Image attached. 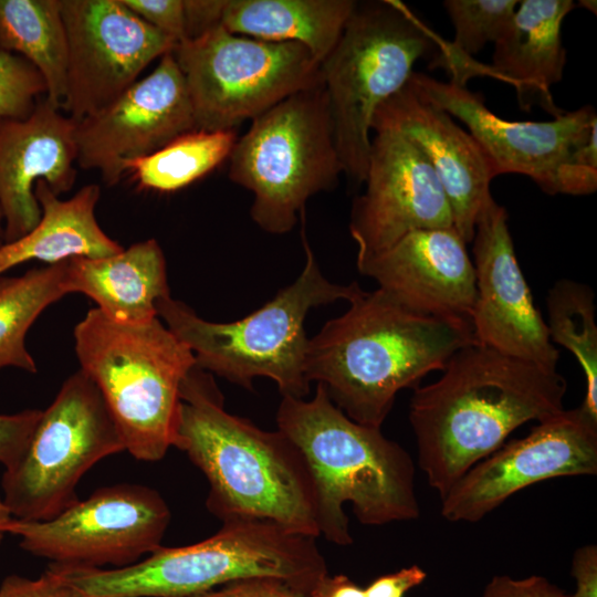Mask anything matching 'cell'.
I'll return each mask as SVG.
<instances>
[{
	"label": "cell",
	"mask_w": 597,
	"mask_h": 597,
	"mask_svg": "<svg viewBox=\"0 0 597 597\" xmlns=\"http://www.w3.org/2000/svg\"><path fill=\"white\" fill-rule=\"evenodd\" d=\"M567 384L557 370L471 343L409 406L418 464L440 499L475 463L528 422L563 411Z\"/></svg>",
	"instance_id": "6da1fadb"
},
{
	"label": "cell",
	"mask_w": 597,
	"mask_h": 597,
	"mask_svg": "<svg viewBox=\"0 0 597 597\" xmlns=\"http://www.w3.org/2000/svg\"><path fill=\"white\" fill-rule=\"evenodd\" d=\"M308 339L305 374L352 420L381 428L397 394L474 343L467 322L422 314L385 291H362Z\"/></svg>",
	"instance_id": "7a4b0ae2"
},
{
	"label": "cell",
	"mask_w": 597,
	"mask_h": 597,
	"mask_svg": "<svg viewBox=\"0 0 597 597\" xmlns=\"http://www.w3.org/2000/svg\"><path fill=\"white\" fill-rule=\"evenodd\" d=\"M180 398L175 447L206 476L208 511L222 523L270 521L317 538L315 483L297 447L228 412L212 376L197 366Z\"/></svg>",
	"instance_id": "3957f363"
},
{
	"label": "cell",
	"mask_w": 597,
	"mask_h": 597,
	"mask_svg": "<svg viewBox=\"0 0 597 597\" xmlns=\"http://www.w3.org/2000/svg\"><path fill=\"white\" fill-rule=\"evenodd\" d=\"M276 425L301 451L312 472L320 536L339 546L353 543L346 503L364 525L418 519L410 454L386 438L380 428L347 417L321 384L308 400L282 397Z\"/></svg>",
	"instance_id": "277c9868"
},
{
	"label": "cell",
	"mask_w": 597,
	"mask_h": 597,
	"mask_svg": "<svg viewBox=\"0 0 597 597\" xmlns=\"http://www.w3.org/2000/svg\"><path fill=\"white\" fill-rule=\"evenodd\" d=\"M50 572L86 597H193L251 578H273L310 597L328 575L316 537L262 520L222 523L187 546H160L123 568L51 563Z\"/></svg>",
	"instance_id": "5b68a950"
},
{
	"label": "cell",
	"mask_w": 597,
	"mask_h": 597,
	"mask_svg": "<svg viewBox=\"0 0 597 597\" xmlns=\"http://www.w3.org/2000/svg\"><path fill=\"white\" fill-rule=\"evenodd\" d=\"M300 217L304 268L291 285L256 311L234 322L216 323L171 296L158 302V317L188 345L197 367L245 389H252L254 379L265 377L276 384L282 397L308 395L307 314L339 300L349 302L363 289L356 282L342 285L325 277L305 234V210Z\"/></svg>",
	"instance_id": "8992f818"
},
{
	"label": "cell",
	"mask_w": 597,
	"mask_h": 597,
	"mask_svg": "<svg viewBox=\"0 0 597 597\" xmlns=\"http://www.w3.org/2000/svg\"><path fill=\"white\" fill-rule=\"evenodd\" d=\"M73 336L80 370L98 388L125 451L161 460L176 444L181 385L196 367L191 349L159 317L121 324L96 307Z\"/></svg>",
	"instance_id": "52a82bcc"
},
{
	"label": "cell",
	"mask_w": 597,
	"mask_h": 597,
	"mask_svg": "<svg viewBox=\"0 0 597 597\" xmlns=\"http://www.w3.org/2000/svg\"><path fill=\"white\" fill-rule=\"evenodd\" d=\"M438 36L398 1L356 3L335 46L321 62L333 135L348 180L364 184L373 116L401 90Z\"/></svg>",
	"instance_id": "ba28073f"
},
{
	"label": "cell",
	"mask_w": 597,
	"mask_h": 597,
	"mask_svg": "<svg viewBox=\"0 0 597 597\" xmlns=\"http://www.w3.org/2000/svg\"><path fill=\"white\" fill-rule=\"evenodd\" d=\"M341 174L323 81L253 118L229 156L230 180L252 193L250 216L272 234L291 231L306 201Z\"/></svg>",
	"instance_id": "9c48e42d"
},
{
	"label": "cell",
	"mask_w": 597,
	"mask_h": 597,
	"mask_svg": "<svg viewBox=\"0 0 597 597\" xmlns=\"http://www.w3.org/2000/svg\"><path fill=\"white\" fill-rule=\"evenodd\" d=\"M171 54L186 82L196 129H235L322 82L320 63L306 46L234 34L221 24L177 43Z\"/></svg>",
	"instance_id": "30bf717a"
},
{
	"label": "cell",
	"mask_w": 597,
	"mask_h": 597,
	"mask_svg": "<svg viewBox=\"0 0 597 597\" xmlns=\"http://www.w3.org/2000/svg\"><path fill=\"white\" fill-rule=\"evenodd\" d=\"M125 451L96 385L82 371L67 377L42 410L29 446L1 480L13 519L48 521L78 501L83 475L106 457Z\"/></svg>",
	"instance_id": "8fae6325"
},
{
	"label": "cell",
	"mask_w": 597,
	"mask_h": 597,
	"mask_svg": "<svg viewBox=\"0 0 597 597\" xmlns=\"http://www.w3.org/2000/svg\"><path fill=\"white\" fill-rule=\"evenodd\" d=\"M170 517L156 490L123 483L100 488L48 521L12 519L8 533L54 564L123 568L161 546Z\"/></svg>",
	"instance_id": "7c38bea8"
},
{
	"label": "cell",
	"mask_w": 597,
	"mask_h": 597,
	"mask_svg": "<svg viewBox=\"0 0 597 597\" xmlns=\"http://www.w3.org/2000/svg\"><path fill=\"white\" fill-rule=\"evenodd\" d=\"M61 8L67 38L62 111L75 122L113 103L177 44L122 0H61Z\"/></svg>",
	"instance_id": "4fadbf2b"
},
{
	"label": "cell",
	"mask_w": 597,
	"mask_h": 597,
	"mask_svg": "<svg viewBox=\"0 0 597 597\" xmlns=\"http://www.w3.org/2000/svg\"><path fill=\"white\" fill-rule=\"evenodd\" d=\"M597 473V419L580 406L534 426L475 463L441 498L449 522L481 521L516 492L537 482Z\"/></svg>",
	"instance_id": "5bb4252c"
},
{
	"label": "cell",
	"mask_w": 597,
	"mask_h": 597,
	"mask_svg": "<svg viewBox=\"0 0 597 597\" xmlns=\"http://www.w3.org/2000/svg\"><path fill=\"white\" fill-rule=\"evenodd\" d=\"M506 209L489 196L476 216L473 237L474 342L510 357L557 370L559 352L536 308L519 265Z\"/></svg>",
	"instance_id": "9a60e30c"
},
{
	"label": "cell",
	"mask_w": 597,
	"mask_h": 597,
	"mask_svg": "<svg viewBox=\"0 0 597 597\" xmlns=\"http://www.w3.org/2000/svg\"><path fill=\"white\" fill-rule=\"evenodd\" d=\"M193 129L186 82L170 52L113 103L76 122V164L97 170L106 186H115L126 161L148 156Z\"/></svg>",
	"instance_id": "2e32d148"
},
{
	"label": "cell",
	"mask_w": 597,
	"mask_h": 597,
	"mask_svg": "<svg viewBox=\"0 0 597 597\" xmlns=\"http://www.w3.org/2000/svg\"><path fill=\"white\" fill-rule=\"evenodd\" d=\"M373 132L365 191L355 198L350 212L356 262L411 231L453 228L449 201L425 155L398 132Z\"/></svg>",
	"instance_id": "e0dca14e"
},
{
	"label": "cell",
	"mask_w": 597,
	"mask_h": 597,
	"mask_svg": "<svg viewBox=\"0 0 597 597\" xmlns=\"http://www.w3.org/2000/svg\"><path fill=\"white\" fill-rule=\"evenodd\" d=\"M409 83L425 100L467 125L492 161L496 176H527L549 195H555L558 167L597 125L596 112L589 105L563 112L553 121L512 122L496 116L480 94L453 81L442 82L413 72Z\"/></svg>",
	"instance_id": "ac0fdd59"
},
{
	"label": "cell",
	"mask_w": 597,
	"mask_h": 597,
	"mask_svg": "<svg viewBox=\"0 0 597 597\" xmlns=\"http://www.w3.org/2000/svg\"><path fill=\"white\" fill-rule=\"evenodd\" d=\"M375 129L400 133L425 155L449 201L453 228L465 243L471 242L476 216L496 177L476 140L409 81L378 106L371 121V132Z\"/></svg>",
	"instance_id": "d6986e66"
},
{
	"label": "cell",
	"mask_w": 597,
	"mask_h": 597,
	"mask_svg": "<svg viewBox=\"0 0 597 597\" xmlns=\"http://www.w3.org/2000/svg\"><path fill=\"white\" fill-rule=\"evenodd\" d=\"M465 245L454 228L415 230L356 263L406 307L471 324L476 289Z\"/></svg>",
	"instance_id": "ffe728a7"
},
{
	"label": "cell",
	"mask_w": 597,
	"mask_h": 597,
	"mask_svg": "<svg viewBox=\"0 0 597 597\" xmlns=\"http://www.w3.org/2000/svg\"><path fill=\"white\" fill-rule=\"evenodd\" d=\"M76 122L62 109L39 100L27 118L0 117V207L4 243L31 231L41 219L34 195L44 180L57 196L76 180Z\"/></svg>",
	"instance_id": "44dd1931"
},
{
	"label": "cell",
	"mask_w": 597,
	"mask_h": 597,
	"mask_svg": "<svg viewBox=\"0 0 597 597\" xmlns=\"http://www.w3.org/2000/svg\"><path fill=\"white\" fill-rule=\"evenodd\" d=\"M574 7L572 0L520 1L510 27L494 43L491 64L473 60L470 76H493L513 85L525 112L538 105L554 117L562 114L551 87L563 77L566 50L561 29Z\"/></svg>",
	"instance_id": "7402d4cb"
},
{
	"label": "cell",
	"mask_w": 597,
	"mask_h": 597,
	"mask_svg": "<svg viewBox=\"0 0 597 597\" xmlns=\"http://www.w3.org/2000/svg\"><path fill=\"white\" fill-rule=\"evenodd\" d=\"M65 287L69 294L86 295L107 318L121 324L158 317V302L170 296L166 259L156 239L108 256L66 260Z\"/></svg>",
	"instance_id": "603a6c76"
},
{
	"label": "cell",
	"mask_w": 597,
	"mask_h": 597,
	"mask_svg": "<svg viewBox=\"0 0 597 597\" xmlns=\"http://www.w3.org/2000/svg\"><path fill=\"white\" fill-rule=\"evenodd\" d=\"M34 195L41 208V219L27 234L0 247V276L29 261L50 265L74 256H108L124 249L97 222L98 185H86L63 200L44 180H40L35 184Z\"/></svg>",
	"instance_id": "cb8c5ba5"
},
{
	"label": "cell",
	"mask_w": 597,
	"mask_h": 597,
	"mask_svg": "<svg viewBox=\"0 0 597 597\" xmlns=\"http://www.w3.org/2000/svg\"><path fill=\"white\" fill-rule=\"evenodd\" d=\"M357 1L223 0L220 24L228 31L306 46L321 62L335 46Z\"/></svg>",
	"instance_id": "d4e9b609"
},
{
	"label": "cell",
	"mask_w": 597,
	"mask_h": 597,
	"mask_svg": "<svg viewBox=\"0 0 597 597\" xmlns=\"http://www.w3.org/2000/svg\"><path fill=\"white\" fill-rule=\"evenodd\" d=\"M0 50L29 61L45 81L48 102L62 109L67 38L61 0H0Z\"/></svg>",
	"instance_id": "484cf974"
},
{
	"label": "cell",
	"mask_w": 597,
	"mask_h": 597,
	"mask_svg": "<svg viewBox=\"0 0 597 597\" xmlns=\"http://www.w3.org/2000/svg\"><path fill=\"white\" fill-rule=\"evenodd\" d=\"M65 261L0 276V370L15 367L36 373L25 336L41 313L67 293Z\"/></svg>",
	"instance_id": "4316f807"
},
{
	"label": "cell",
	"mask_w": 597,
	"mask_h": 597,
	"mask_svg": "<svg viewBox=\"0 0 597 597\" xmlns=\"http://www.w3.org/2000/svg\"><path fill=\"white\" fill-rule=\"evenodd\" d=\"M237 139L235 129H193L148 156L126 161L124 170L132 174L139 188L177 191L229 159Z\"/></svg>",
	"instance_id": "83f0119b"
},
{
	"label": "cell",
	"mask_w": 597,
	"mask_h": 597,
	"mask_svg": "<svg viewBox=\"0 0 597 597\" xmlns=\"http://www.w3.org/2000/svg\"><path fill=\"white\" fill-rule=\"evenodd\" d=\"M546 307V326L552 343L573 353L583 369L586 392L580 407L597 419V324L594 290L574 280H558L547 293Z\"/></svg>",
	"instance_id": "f1b7e54d"
},
{
	"label": "cell",
	"mask_w": 597,
	"mask_h": 597,
	"mask_svg": "<svg viewBox=\"0 0 597 597\" xmlns=\"http://www.w3.org/2000/svg\"><path fill=\"white\" fill-rule=\"evenodd\" d=\"M520 1L516 0H446L443 6L454 27V40L449 43L438 38L440 55L433 67H444L449 73L495 43L507 30Z\"/></svg>",
	"instance_id": "f546056e"
},
{
	"label": "cell",
	"mask_w": 597,
	"mask_h": 597,
	"mask_svg": "<svg viewBox=\"0 0 597 597\" xmlns=\"http://www.w3.org/2000/svg\"><path fill=\"white\" fill-rule=\"evenodd\" d=\"M46 91L43 76L29 61L0 50V117L27 118Z\"/></svg>",
	"instance_id": "4dcf8cb0"
},
{
	"label": "cell",
	"mask_w": 597,
	"mask_h": 597,
	"mask_svg": "<svg viewBox=\"0 0 597 597\" xmlns=\"http://www.w3.org/2000/svg\"><path fill=\"white\" fill-rule=\"evenodd\" d=\"M597 189V125L585 143L579 145L558 167L555 193L583 196Z\"/></svg>",
	"instance_id": "1f68e13d"
},
{
	"label": "cell",
	"mask_w": 597,
	"mask_h": 597,
	"mask_svg": "<svg viewBox=\"0 0 597 597\" xmlns=\"http://www.w3.org/2000/svg\"><path fill=\"white\" fill-rule=\"evenodd\" d=\"M41 413L39 409L0 413V463L6 470L14 467L25 452Z\"/></svg>",
	"instance_id": "d6a6232c"
},
{
	"label": "cell",
	"mask_w": 597,
	"mask_h": 597,
	"mask_svg": "<svg viewBox=\"0 0 597 597\" xmlns=\"http://www.w3.org/2000/svg\"><path fill=\"white\" fill-rule=\"evenodd\" d=\"M122 2L176 43L186 40L184 0H122Z\"/></svg>",
	"instance_id": "836d02e7"
},
{
	"label": "cell",
	"mask_w": 597,
	"mask_h": 597,
	"mask_svg": "<svg viewBox=\"0 0 597 597\" xmlns=\"http://www.w3.org/2000/svg\"><path fill=\"white\" fill-rule=\"evenodd\" d=\"M0 597H86L76 587L46 569L41 577L30 579L7 576L0 585Z\"/></svg>",
	"instance_id": "e575fe53"
},
{
	"label": "cell",
	"mask_w": 597,
	"mask_h": 597,
	"mask_svg": "<svg viewBox=\"0 0 597 597\" xmlns=\"http://www.w3.org/2000/svg\"><path fill=\"white\" fill-rule=\"evenodd\" d=\"M566 593L547 578L532 575L516 579L495 575L486 584L482 597H565Z\"/></svg>",
	"instance_id": "d590c367"
},
{
	"label": "cell",
	"mask_w": 597,
	"mask_h": 597,
	"mask_svg": "<svg viewBox=\"0 0 597 597\" xmlns=\"http://www.w3.org/2000/svg\"><path fill=\"white\" fill-rule=\"evenodd\" d=\"M193 597H303L273 578H251L228 584Z\"/></svg>",
	"instance_id": "8d00e7d4"
},
{
	"label": "cell",
	"mask_w": 597,
	"mask_h": 597,
	"mask_svg": "<svg viewBox=\"0 0 597 597\" xmlns=\"http://www.w3.org/2000/svg\"><path fill=\"white\" fill-rule=\"evenodd\" d=\"M427 573L418 565L404 567L395 573L379 576L365 589V597H405L412 588L421 585Z\"/></svg>",
	"instance_id": "74e56055"
},
{
	"label": "cell",
	"mask_w": 597,
	"mask_h": 597,
	"mask_svg": "<svg viewBox=\"0 0 597 597\" xmlns=\"http://www.w3.org/2000/svg\"><path fill=\"white\" fill-rule=\"evenodd\" d=\"M572 576L576 588L565 597H597V546L593 544L578 547L572 558Z\"/></svg>",
	"instance_id": "f35d334b"
},
{
	"label": "cell",
	"mask_w": 597,
	"mask_h": 597,
	"mask_svg": "<svg viewBox=\"0 0 597 597\" xmlns=\"http://www.w3.org/2000/svg\"><path fill=\"white\" fill-rule=\"evenodd\" d=\"M223 0H184L186 40L220 24Z\"/></svg>",
	"instance_id": "ab89813d"
},
{
	"label": "cell",
	"mask_w": 597,
	"mask_h": 597,
	"mask_svg": "<svg viewBox=\"0 0 597 597\" xmlns=\"http://www.w3.org/2000/svg\"><path fill=\"white\" fill-rule=\"evenodd\" d=\"M310 597H365V589L345 575H326Z\"/></svg>",
	"instance_id": "60d3db41"
},
{
	"label": "cell",
	"mask_w": 597,
	"mask_h": 597,
	"mask_svg": "<svg viewBox=\"0 0 597 597\" xmlns=\"http://www.w3.org/2000/svg\"><path fill=\"white\" fill-rule=\"evenodd\" d=\"M12 519L13 517L6 503L3 502L2 496H0V544L4 535L8 533V525Z\"/></svg>",
	"instance_id": "b9f144b4"
},
{
	"label": "cell",
	"mask_w": 597,
	"mask_h": 597,
	"mask_svg": "<svg viewBox=\"0 0 597 597\" xmlns=\"http://www.w3.org/2000/svg\"><path fill=\"white\" fill-rule=\"evenodd\" d=\"M4 217L0 207V247L4 244Z\"/></svg>",
	"instance_id": "7bdbcfd3"
},
{
	"label": "cell",
	"mask_w": 597,
	"mask_h": 597,
	"mask_svg": "<svg viewBox=\"0 0 597 597\" xmlns=\"http://www.w3.org/2000/svg\"><path fill=\"white\" fill-rule=\"evenodd\" d=\"M579 3H580L583 7L588 8L590 11H593L594 13H596V1H591V0L586 1V0H584V1H580Z\"/></svg>",
	"instance_id": "ee69618b"
}]
</instances>
